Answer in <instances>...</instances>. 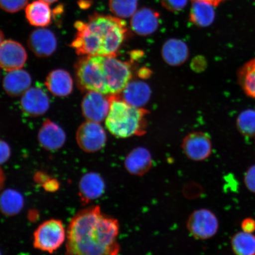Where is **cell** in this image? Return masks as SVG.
<instances>
[{
  "mask_svg": "<svg viewBox=\"0 0 255 255\" xmlns=\"http://www.w3.org/2000/svg\"><path fill=\"white\" fill-rule=\"evenodd\" d=\"M120 223L93 206L73 217L66 232V255H119Z\"/></svg>",
  "mask_w": 255,
  "mask_h": 255,
  "instance_id": "cell-1",
  "label": "cell"
},
{
  "mask_svg": "<svg viewBox=\"0 0 255 255\" xmlns=\"http://www.w3.org/2000/svg\"><path fill=\"white\" fill-rule=\"evenodd\" d=\"M237 125L242 134L255 136V110L248 109L242 112L238 117Z\"/></svg>",
  "mask_w": 255,
  "mask_h": 255,
  "instance_id": "cell-27",
  "label": "cell"
},
{
  "mask_svg": "<svg viewBox=\"0 0 255 255\" xmlns=\"http://www.w3.org/2000/svg\"><path fill=\"white\" fill-rule=\"evenodd\" d=\"M50 177L49 175L43 173V172H37L36 174H35L34 176V180L37 184L40 185L42 186V185L46 182V181L49 179Z\"/></svg>",
  "mask_w": 255,
  "mask_h": 255,
  "instance_id": "cell-34",
  "label": "cell"
},
{
  "mask_svg": "<svg viewBox=\"0 0 255 255\" xmlns=\"http://www.w3.org/2000/svg\"><path fill=\"white\" fill-rule=\"evenodd\" d=\"M66 233L63 222L50 219L41 223L33 234L34 247L49 254L55 253L65 241Z\"/></svg>",
  "mask_w": 255,
  "mask_h": 255,
  "instance_id": "cell-5",
  "label": "cell"
},
{
  "mask_svg": "<svg viewBox=\"0 0 255 255\" xmlns=\"http://www.w3.org/2000/svg\"><path fill=\"white\" fill-rule=\"evenodd\" d=\"M188 0H161V4L170 11H180L187 4Z\"/></svg>",
  "mask_w": 255,
  "mask_h": 255,
  "instance_id": "cell-29",
  "label": "cell"
},
{
  "mask_svg": "<svg viewBox=\"0 0 255 255\" xmlns=\"http://www.w3.org/2000/svg\"><path fill=\"white\" fill-rule=\"evenodd\" d=\"M0 255H2L1 253V252H0Z\"/></svg>",
  "mask_w": 255,
  "mask_h": 255,
  "instance_id": "cell-40",
  "label": "cell"
},
{
  "mask_svg": "<svg viewBox=\"0 0 255 255\" xmlns=\"http://www.w3.org/2000/svg\"><path fill=\"white\" fill-rule=\"evenodd\" d=\"M146 111L132 106L124 100L111 98L109 113L105 125L117 138H126L141 134L144 128Z\"/></svg>",
  "mask_w": 255,
  "mask_h": 255,
  "instance_id": "cell-4",
  "label": "cell"
},
{
  "mask_svg": "<svg viewBox=\"0 0 255 255\" xmlns=\"http://www.w3.org/2000/svg\"><path fill=\"white\" fill-rule=\"evenodd\" d=\"M159 14L150 8H143L136 10L130 20L132 30L140 36H148L157 30Z\"/></svg>",
  "mask_w": 255,
  "mask_h": 255,
  "instance_id": "cell-14",
  "label": "cell"
},
{
  "mask_svg": "<svg viewBox=\"0 0 255 255\" xmlns=\"http://www.w3.org/2000/svg\"><path fill=\"white\" fill-rule=\"evenodd\" d=\"M238 80L245 93L255 100V58L245 63L239 70Z\"/></svg>",
  "mask_w": 255,
  "mask_h": 255,
  "instance_id": "cell-24",
  "label": "cell"
},
{
  "mask_svg": "<svg viewBox=\"0 0 255 255\" xmlns=\"http://www.w3.org/2000/svg\"><path fill=\"white\" fill-rule=\"evenodd\" d=\"M161 56L164 62L168 65L180 66L186 62L189 57V47L186 43L181 40L168 39L162 46Z\"/></svg>",
  "mask_w": 255,
  "mask_h": 255,
  "instance_id": "cell-18",
  "label": "cell"
},
{
  "mask_svg": "<svg viewBox=\"0 0 255 255\" xmlns=\"http://www.w3.org/2000/svg\"><path fill=\"white\" fill-rule=\"evenodd\" d=\"M194 1H196V0H194ZM199 1H203L209 2L210 4L215 6V7H216V6L219 5L222 2L226 1V0H199Z\"/></svg>",
  "mask_w": 255,
  "mask_h": 255,
  "instance_id": "cell-35",
  "label": "cell"
},
{
  "mask_svg": "<svg viewBox=\"0 0 255 255\" xmlns=\"http://www.w3.org/2000/svg\"><path fill=\"white\" fill-rule=\"evenodd\" d=\"M41 1L46 2L48 4H52V3L57 2L58 0H41Z\"/></svg>",
  "mask_w": 255,
  "mask_h": 255,
  "instance_id": "cell-39",
  "label": "cell"
},
{
  "mask_svg": "<svg viewBox=\"0 0 255 255\" xmlns=\"http://www.w3.org/2000/svg\"><path fill=\"white\" fill-rule=\"evenodd\" d=\"M76 136L79 147L87 152L100 151L107 142V134L103 127L98 123L92 121L82 124Z\"/></svg>",
  "mask_w": 255,
  "mask_h": 255,
  "instance_id": "cell-7",
  "label": "cell"
},
{
  "mask_svg": "<svg viewBox=\"0 0 255 255\" xmlns=\"http://www.w3.org/2000/svg\"><path fill=\"white\" fill-rule=\"evenodd\" d=\"M24 198L21 194L13 189H7L0 194V212L7 216L18 214L23 209Z\"/></svg>",
  "mask_w": 255,
  "mask_h": 255,
  "instance_id": "cell-23",
  "label": "cell"
},
{
  "mask_svg": "<svg viewBox=\"0 0 255 255\" xmlns=\"http://www.w3.org/2000/svg\"><path fill=\"white\" fill-rule=\"evenodd\" d=\"M4 34H3L2 32L0 30V45H1V43L4 41Z\"/></svg>",
  "mask_w": 255,
  "mask_h": 255,
  "instance_id": "cell-38",
  "label": "cell"
},
{
  "mask_svg": "<svg viewBox=\"0 0 255 255\" xmlns=\"http://www.w3.org/2000/svg\"><path fill=\"white\" fill-rule=\"evenodd\" d=\"M76 70L80 87L105 95L122 92L132 76L128 64L115 56H84Z\"/></svg>",
  "mask_w": 255,
  "mask_h": 255,
  "instance_id": "cell-3",
  "label": "cell"
},
{
  "mask_svg": "<svg viewBox=\"0 0 255 255\" xmlns=\"http://www.w3.org/2000/svg\"><path fill=\"white\" fill-rule=\"evenodd\" d=\"M27 58L26 51L17 41L5 40L0 45V68L4 71L10 72L21 69Z\"/></svg>",
  "mask_w": 255,
  "mask_h": 255,
  "instance_id": "cell-10",
  "label": "cell"
},
{
  "mask_svg": "<svg viewBox=\"0 0 255 255\" xmlns=\"http://www.w3.org/2000/svg\"><path fill=\"white\" fill-rule=\"evenodd\" d=\"M25 17L28 23L33 26L44 27L52 23L53 12L48 3L37 0L27 4Z\"/></svg>",
  "mask_w": 255,
  "mask_h": 255,
  "instance_id": "cell-21",
  "label": "cell"
},
{
  "mask_svg": "<svg viewBox=\"0 0 255 255\" xmlns=\"http://www.w3.org/2000/svg\"><path fill=\"white\" fill-rule=\"evenodd\" d=\"M45 85L48 90L57 97H66L73 91V82L71 76L63 69L51 72L47 76Z\"/></svg>",
  "mask_w": 255,
  "mask_h": 255,
  "instance_id": "cell-19",
  "label": "cell"
},
{
  "mask_svg": "<svg viewBox=\"0 0 255 255\" xmlns=\"http://www.w3.org/2000/svg\"><path fill=\"white\" fill-rule=\"evenodd\" d=\"M184 154L191 160L202 161L208 158L212 151V144L208 134L197 132L185 137L182 143Z\"/></svg>",
  "mask_w": 255,
  "mask_h": 255,
  "instance_id": "cell-9",
  "label": "cell"
},
{
  "mask_svg": "<svg viewBox=\"0 0 255 255\" xmlns=\"http://www.w3.org/2000/svg\"><path fill=\"white\" fill-rule=\"evenodd\" d=\"M111 98L95 91H88L82 102L83 116L88 121L100 123L106 119L110 110Z\"/></svg>",
  "mask_w": 255,
  "mask_h": 255,
  "instance_id": "cell-8",
  "label": "cell"
},
{
  "mask_svg": "<svg viewBox=\"0 0 255 255\" xmlns=\"http://www.w3.org/2000/svg\"><path fill=\"white\" fill-rule=\"evenodd\" d=\"M138 0H109L113 14L121 18L132 17L136 11Z\"/></svg>",
  "mask_w": 255,
  "mask_h": 255,
  "instance_id": "cell-26",
  "label": "cell"
},
{
  "mask_svg": "<svg viewBox=\"0 0 255 255\" xmlns=\"http://www.w3.org/2000/svg\"><path fill=\"white\" fill-rule=\"evenodd\" d=\"M27 44L35 55L47 57L55 52L57 43L55 35L52 31L41 27L32 31Z\"/></svg>",
  "mask_w": 255,
  "mask_h": 255,
  "instance_id": "cell-11",
  "label": "cell"
},
{
  "mask_svg": "<svg viewBox=\"0 0 255 255\" xmlns=\"http://www.w3.org/2000/svg\"><path fill=\"white\" fill-rule=\"evenodd\" d=\"M31 84V76L21 69L8 72L3 80L4 91L12 97L23 95L30 88Z\"/></svg>",
  "mask_w": 255,
  "mask_h": 255,
  "instance_id": "cell-20",
  "label": "cell"
},
{
  "mask_svg": "<svg viewBox=\"0 0 255 255\" xmlns=\"http://www.w3.org/2000/svg\"><path fill=\"white\" fill-rule=\"evenodd\" d=\"M11 155L10 148L4 141L0 140V165L8 161Z\"/></svg>",
  "mask_w": 255,
  "mask_h": 255,
  "instance_id": "cell-31",
  "label": "cell"
},
{
  "mask_svg": "<svg viewBox=\"0 0 255 255\" xmlns=\"http://www.w3.org/2000/svg\"><path fill=\"white\" fill-rule=\"evenodd\" d=\"M21 107L24 113L31 117L45 114L49 108V99L46 92L37 88H31L22 95Z\"/></svg>",
  "mask_w": 255,
  "mask_h": 255,
  "instance_id": "cell-12",
  "label": "cell"
},
{
  "mask_svg": "<svg viewBox=\"0 0 255 255\" xmlns=\"http://www.w3.org/2000/svg\"><path fill=\"white\" fill-rule=\"evenodd\" d=\"M5 181L4 174L0 168V190H1Z\"/></svg>",
  "mask_w": 255,
  "mask_h": 255,
  "instance_id": "cell-37",
  "label": "cell"
},
{
  "mask_svg": "<svg viewBox=\"0 0 255 255\" xmlns=\"http://www.w3.org/2000/svg\"><path fill=\"white\" fill-rule=\"evenodd\" d=\"M152 165V158L147 149L139 146L133 149L127 155L124 166L130 174L142 176L150 170Z\"/></svg>",
  "mask_w": 255,
  "mask_h": 255,
  "instance_id": "cell-16",
  "label": "cell"
},
{
  "mask_svg": "<svg viewBox=\"0 0 255 255\" xmlns=\"http://www.w3.org/2000/svg\"><path fill=\"white\" fill-rule=\"evenodd\" d=\"M29 0H0V8L6 12L14 13L26 7Z\"/></svg>",
  "mask_w": 255,
  "mask_h": 255,
  "instance_id": "cell-28",
  "label": "cell"
},
{
  "mask_svg": "<svg viewBox=\"0 0 255 255\" xmlns=\"http://www.w3.org/2000/svg\"><path fill=\"white\" fill-rule=\"evenodd\" d=\"M105 183L100 174L90 172L83 175L79 184V196L82 205L97 200L105 192Z\"/></svg>",
  "mask_w": 255,
  "mask_h": 255,
  "instance_id": "cell-13",
  "label": "cell"
},
{
  "mask_svg": "<svg viewBox=\"0 0 255 255\" xmlns=\"http://www.w3.org/2000/svg\"><path fill=\"white\" fill-rule=\"evenodd\" d=\"M59 186L60 184L58 181L52 177H50L42 185L43 189L48 192H55L59 189Z\"/></svg>",
  "mask_w": 255,
  "mask_h": 255,
  "instance_id": "cell-32",
  "label": "cell"
},
{
  "mask_svg": "<svg viewBox=\"0 0 255 255\" xmlns=\"http://www.w3.org/2000/svg\"><path fill=\"white\" fill-rule=\"evenodd\" d=\"M123 100L133 107L141 108L148 103L151 89L141 81H129L123 91Z\"/></svg>",
  "mask_w": 255,
  "mask_h": 255,
  "instance_id": "cell-17",
  "label": "cell"
},
{
  "mask_svg": "<svg viewBox=\"0 0 255 255\" xmlns=\"http://www.w3.org/2000/svg\"><path fill=\"white\" fill-rule=\"evenodd\" d=\"M187 229L190 235L199 240H206L218 232L219 222L212 212L206 209L194 211L187 221Z\"/></svg>",
  "mask_w": 255,
  "mask_h": 255,
  "instance_id": "cell-6",
  "label": "cell"
},
{
  "mask_svg": "<svg viewBox=\"0 0 255 255\" xmlns=\"http://www.w3.org/2000/svg\"><path fill=\"white\" fill-rule=\"evenodd\" d=\"M78 4L79 7L82 8H87L90 5V2L87 1V0H86V1H84V0H80Z\"/></svg>",
  "mask_w": 255,
  "mask_h": 255,
  "instance_id": "cell-36",
  "label": "cell"
},
{
  "mask_svg": "<svg viewBox=\"0 0 255 255\" xmlns=\"http://www.w3.org/2000/svg\"><path fill=\"white\" fill-rule=\"evenodd\" d=\"M244 180L248 189L255 193V165L248 169L245 174Z\"/></svg>",
  "mask_w": 255,
  "mask_h": 255,
  "instance_id": "cell-30",
  "label": "cell"
},
{
  "mask_svg": "<svg viewBox=\"0 0 255 255\" xmlns=\"http://www.w3.org/2000/svg\"><path fill=\"white\" fill-rule=\"evenodd\" d=\"M65 131L49 120L44 121L38 134V140L43 148L54 151L63 146L66 141Z\"/></svg>",
  "mask_w": 255,
  "mask_h": 255,
  "instance_id": "cell-15",
  "label": "cell"
},
{
  "mask_svg": "<svg viewBox=\"0 0 255 255\" xmlns=\"http://www.w3.org/2000/svg\"><path fill=\"white\" fill-rule=\"evenodd\" d=\"M231 244L237 255H255V236L251 233H238L233 237Z\"/></svg>",
  "mask_w": 255,
  "mask_h": 255,
  "instance_id": "cell-25",
  "label": "cell"
},
{
  "mask_svg": "<svg viewBox=\"0 0 255 255\" xmlns=\"http://www.w3.org/2000/svg\"><path fill=\"white\" fill-rule=\"evenodd\" d=\"M71 47L80 56H115L126 39V22L116 16L94 14L75 22Z\"/></svg>",
  "mask_w": 255,
  "mask_h": 255,
  "instance_id": "cell-2",
  "label": "cell"
},
{
  "mask_svg": "<svg viewBox=\"0 0 255 255\" xmlns=\"http://www.w3.org/2000/svg\"><path fill=\"white\" fill-rule=\"evenodd\" d=\"M241 227L244 232L251 233L255 231V221L251 218L245 219L242 223Z\"/></svg>",
  "mask_w": 255,
  "mask_h": 255,
  "instance_id": "cell-33",
  "label": "cell"
},
{
  "mask_svg": "<svg viewBox=\"0 0 255 255\" xmlns=\"http://www.w3.org/2000/svg\"><path fill=\"white\" fill-rule=\"evenodd\" d=\"M215 6L203 1H194L190 12V20L201 27L209 26L215 20Z\"/></svg>",
  "mask_w": 255,
  "mask_h": 255,
  "instance_id": "cell-22",
  "label": "cell"
}]
</instances>
